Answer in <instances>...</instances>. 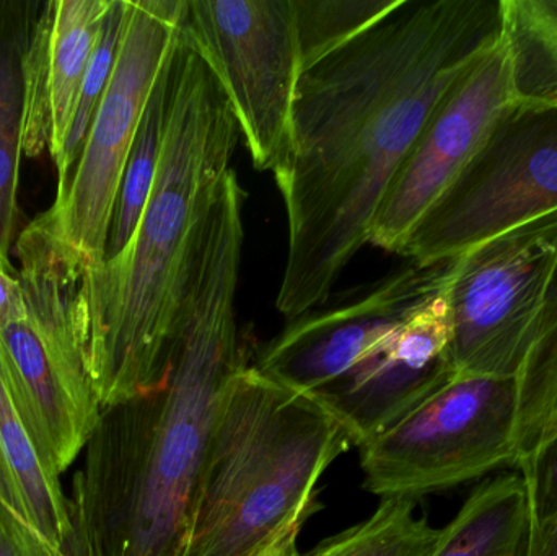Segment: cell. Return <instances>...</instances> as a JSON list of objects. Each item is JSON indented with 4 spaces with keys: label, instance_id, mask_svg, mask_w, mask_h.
<instances>
[{
    "label": "cell",
    "instance_id": "cell-1",
    "mask_svg": "<svg viewBox=\"0 0 557 556\" xmlns=\"http://www.w3.org/2000/svg\"><path fill=\"white\" fill-rule=\"evenodd\" d=\"M504 26V0H399L300 72L273 170L287 215L282 316L330 299L432 114Z\"/></svg>",
    "mask_w": 557,
    "mask_h": 556
},
{
    "label": "cell",
    "instance_id": "cell-2",
    "mask_svg": "<svg viewBox=\"0 0 557 556\" xmlns=\"http://www.w3.org/2000/svg\"><path fill=\"white\" fill-rule=\"evenodd\" d=\"M245 191L227 173L212 206L169 374L101 408L69 496L71 556H183L215 421L250 366L235 313Z\"/></svg>",
    "mask_w": 557,
    "mask_h": 556
},
{
    "label": "cell",
    "instance_id": "cell-3",
    "mask_svg": "<svg viewBox=\"0 0 557 556\" xmlns=\"http://www.w3.org/2000/svg\"><path fill=\"white\" fill-rule=\"evenodd\" d=\"M238 139L231 101L183 20L149 201L129 245L82 273L78 307L85 353L101 408L165 381L209 215L231 172Z\"/></svg>",
    "mask_w": 557,
    "mask_h": 556
},
{
    "label": "cell",
    "instance_id": "cell-4",
    "mask_svg": "<svg viewBox=\"0 0 557 556\" xmlns=\"http://www.w3.org/2000/svg\"><path fill=\"white\" fill-rule=\"evenodd\" d=\"M354 446L323 404L255 366L215 421L183 556H258L318 511V483Z\"/></svg>",
    "mask_w": 557,
    "mask_h": 556
},
{
    "label": "cell",
    "instance_id": "cell-5",
    "mask_svg": "<svg viewBox=\"0 0 557 556\" xmlns=\"http://www.w3.org/2000/svg\"><path fill=\"white\" fill-rule=\"evenodd\" d=\"M185 12L186 0H126L113 74L67 185L48 209L84 271L103 264L124 169L147 101L175 52Z\"/></svg>",
    "mask_w": 557,
    "mask_h": 556
},
{
    "label": "cell",
    "instance_id": "cell-6",
    "mask_svg": "<svg viewBox=\"0 0 557 556\" xmlns=\"http://www.w3.org/2000/svg\"><path fill=\"white\" fill-rule=\"evenodd\" d=\"M556 211L557 98H519L399 255L422 267L447 263Z\"/></svg>",
    "mask_w": 557,
    "mask_h": 556
},
{
    "label": "cell",
    "instance_id": "cell-7",
    "mask_svg": "<svg viewBox=\"0 0 557 556\" xmlns=\"http://www.w3.org/2000/svg\"><path fill=\"white\" fill-rule=\"evenodd\" d=\"M513 379L457 375L359 447L363 489L418 502L513 469Z\"/></svg>",
    "mask_w": 557,
    "mask_h": 556
},
{
    "label": "cell",
    "instance_id": "cell-8",
    "mask_svg": "<svg viewBox=\"0 0 557 556\" xmlns=\"http://www.w3.org/2000/svg\"><path fill=\"white\" fill-rule=\"evenodd\" d=\"M557 261V211L451 260L447 299L458 375L513 379L532 351Z\"/></svg>",
    "mask_w": 557,
    "mask_h": 556
},
{
    "label": "cell",
    "instance_id": "cell-9",
    "mask_svg": "<svg viewBox=\"0 0 557 556\" xmlns=\"http://www.w3.org/2000/svg\"><path fill=\"white\" fill-rule=\"evenodd\" d=\"M185 28L231 101L258 170L287 149L300 75L292 0H188Z\"/></svg>",
    "mask_w": 557,
    "mask_h": 556
},
{
    "label": "cell",
    "instance_id": "cell-10",
    "mask_svg": "<svg viewBox=\"0 0 557 556\" xmlns=\"http://www.w3.org/2000/svg\"><path fill=\"white\" fill-rule=\"evenodd\" d=\"M519 100L507 36L491 45L438 104L373 218L369 244L398 254Z\"/></svg>",
    "mask_w": 557,
    "mask_h": 556
},
{
    "label": "cell",
    "instance_id": "cell-11",
    "mask_svg": "<svg viewBox=\"0 0 557 556\" xmlns=\"http://www.w3.org/2000/svg\"><path fill=\"white\" fill-rule=\"evenodd\" d=\"M451 261L411 263L326 309L290 320L255 368L285 387L320 398L341 384L412 309L447 283Z\"/></svg>",
    "mask_w": 557,
    "mask_h": 556
},
{
    "label": "cell",
    "instance_id": "cell-12",
    "mask_svg": "<svg viewBox=\"0 0 557 556\" xmlns=\"http://www.w3.org/2000/svg\"><path fill=\"white\" fill-rule=\"evenodd\" d=\"M447 283L412 309L337 387L317 398L343 423L357 449L457 378Z\"/></svg>",
    "mask_w": 557,
    "mask_h": 556
},
{
    "label": "cell",
    "instance_id": "cell-13",
    "mask_svg": "<svg viewBox=\"0 0 557 556\" xmlns=\"http://www.w3.org/2000/svg\"><path fill=\"white\" fill-rule=\"evenodd\" d=\"M111 0H51L42 3L25 59L23 152L46 149L61 159L78 91L100 38Z\"/></svg>",
    "mask_w": 557,
    "mask_h": 556
},
{
    "label": "cell",
    "instance_id": "cell-14",
    "mask_svg": "<svg viewBox=\"0 0 557 556\" xmlns=\"http://www.w3.org/2000/svg\"><path fill=\"white\" fill-rule=\"evenodd\" d=\"M13 254L18 260L26 322L78 407L100 418L78 307L84 268L59 238L48 209L20 231Z\"/></svg>",
    "mask_w": 557,
    "mask_h": 556
},
{
    "label": "cell",
    "instance_id": "cell-15",
    "mask_svg": "<svg viewBox=\"0 0 557 556\" xmlns=\"http://www.w3.org/2000/svg\"><path fill=\"white\" fill-rule=\"evenodd\" d=\"M0 348L36 444L49 466L62 475L84 453L98 418L78 407L26 316L0 329Z\"/></svg>",
    "mask_w": 557,
    "mask_h": 556
},
{
    "label": "cell",
    "instance_id": "cell-16",
    "mask_svg": "<svg viewBox=\"0 0 557 556\" xmlns=\"http://www.w3.org/2000/svg\"><path fill=\"white\" fill-rule=\"evenodd\" d=\"M59 477L42 456L26 423L0 348V479L15 496L26 518L59 551L71 556L74 528Z\"/></svg>",
    "mask_w": 557,
    "mask_h": 556
},
{
    "label": "cell",
    "instance_id": "cell-17",
    "mask_svg": "<svg viewBox=\"0 0 557 556\" xmlns=\"http://www.w3.org/2000/svg\"><path fill=\"white\" fill-rule=\"evenodd\" d=\"M42 3L0 0V267L15 271L10 254L20 228V163L25 134V59Z\"/></svg>",
    "mask_w": 557,
    "mask_h": 556
},
{
    "label": "cell",
    "instance_id": "cell-18",
    "mask_svg": "<svg viewBox=\"0 0 557 556\" xmlns=\"http://www.w3.org/2000/svg\"><path fill=\"white\" fill-rule=\"evenodd\" d=\"M530 489L512 472L481 480L442 528L435 556H523L530 528Z\"/></svg>",
    "mask_w": 557,
    "mask_h": 556
},
{
    "label": "cell",
    "instance_id": "cell-19",
    "mask_svg": "<svg viewBox=\"0 0 557 556\" xmlns=\"http://www.w3.org/2000/svg\"><path fill=\"white\" fill-rule=\"evenodd\" d=\"M513 469L530 470L557 444V261L539 333L516 378Z\"/></svg>",
    "mask_w": 557,
    "mask_h": 556
},
{
    "label": "cell",
    "instance_id": "cell-20",
    "mask_svg": "<svg viewBox=\"0 0 557 556\" xmlns=\"http://www.w3.org/2000/svg\"><path fill=\"white\" fill-rule=\"evenodd\" d=\"M172 61L173 55L160 74L152 95L147 101L143 120H140L139 129H137L136 139H134L133 149H131L129 159L124 169L123 180H121L120 191H117L104 261L117 257L129 245L140 218H143L147 201H149L150 191L156 182L157 169H159L163 136H165L166 100H169Z\"/></svg>",
    "mask_w": 557,
    "mask_h": 556
},
{
    "label": "cell",
    "instance_id": "cell-21",
    "mask_svg": "<svg viewBox=\"0 0 557 556\" xmlns=\"http://www.w3.org/2000/svg\"><path fill=\"white\" fill-rule=\"evenodd\" d=\"M442 529L411 499H382L370 518L326 539L307 556H435Z\"/></svg>",
    "mask_w": 557,
    "mask_h": 556
},
{
    "label": "cell",
    "instance_id": "cell-22",
    "mask_svg": "<svg viewBox=\"0 0 557 556\" xmlns=\"http://www.w3.org/2000/svg\"><path fill=\"white\" fill-rule=\"evenodd\" d=\"M519 98H557V0H504Z\"/></svg>",
    "mask_w": 557,
    "mask_h": 556
},
{
    "label": "cell",
    "instance_id": "cell-23",
    "mask_svg": "<svg viewBox=\"0 0 557 556\" xmlns=\"http://www.w3.org/2000/svg\"><path fill=\"white\" fill-rule=\"evenodd\" d=\"M300 72L388 15L399 0H292Z\"/></svg>",
    "mask_w": 557,
    "mask_h": 556
},
{
    "label": "cell",
    "instance_id": "cell-24",
    "mask_svg": "<svg viewBox=\"0 0 557 556\" xmlns=\"http://www.w3.org/2000/svg\"><path fill=\"white\" fill-rule=\"evenodd\" d=\"M124 15H126V0H111L110 9H108L103 26H101L100 38L95 46L87 74H85L81 91H78L77 104H75L74 118H72L64 150H62L61 159L55 162L58 191L67 185L69 176L81 157L91 121H94L95 113H97L101 98L107 90L108 82L113 74L121 35H123Z\"/></svg>",
    "mask_w": 557,
    "mask_h": 556
},
{
    "label": "cell",
    "instance_id": "cell-25",
    "mask_svg": "<svg viewBox=\"0 0 557 556\" xmlns=\"http://www.w3.org/2000/svg\"><path fill=\"white\" fill-rule=\"evenodd\" d=\"M520 473L529 482L532 508L523 556H557V444Z\"/></svg>",
    "mask_w": 557,
    "mask_h": 556
},
{
    "label": "cell",
    "instance_id": "cell-26",
    "mask_svg": "<svg viewBox=\"0 0 557 556\" xmlns=\"http://www.w3.org/2000/svg\"><path fill=\"white\" fill-rule=\"evenodd\" d=\"M0 556H67L26 518L0 479Z\"/></svg>",
    "mask_w": 557,
    "mask_h": 556
},
{
    "label": "cell",
    "instance_id": "cell-27",
    "mask_svg": "<svg viewBox=\"0 0 557 556\" xmlns=\"http://www.w3.org/2000/svg\"><path fill=\"white\" fill-rule=\"evenodd\" d=\"M25 316L18 270L9 271L0 267V329L15 320L25 319Z\"/></svg>",
    "mask_w": 557,
    "mask_h": 556
},
{
    "label": "cell",
    "instance_id": "cell-28",
    "mask_svg": "<svg viewBox=\"0 0 557 556\" xmlns=\"http://www.w3.org/2000/svg\"><path fill=\"white\" fill-rule=\"evenodd\" d=\"M298 532H300V529H292V531L285 532V534H282L277 541H274L273 544L267 548V551L261 552V554L258 556H281L282 552H284L285 545L288 544L290 539H294L295 535H298Z\"/></svg>",
    "mask_w": 557,
    "mask_h": 556
},
{
    "label": "cell",
    "instance_id": "cell-29",
    "mask_svg": "<svg viewBox=\"0 0 557 556\" xmlns=\"http://www.w3.org/2000/svg\"><path fill=\"white\" fill-rule=\"evenodd\" d=\"M297 539L298 535H295L294 539L288 541V544L285 545L284 552H282L281 556H304L300 554V551H298Z\"/></svg>",
    "mask_w": 557,
    "mask_h": 556
}]
</instances>
